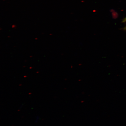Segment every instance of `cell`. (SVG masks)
<instances>
[{"label":"cell","mask_w":126,"mask_h":126,"mask_svg":"<svg viewBox=\"0 0 126 126\" xmlns=\"http://www.w3.org/2000/svg\"><path fill=\"white\" fill-rule=\"evenodd\" d=\"M126 22V17L124 18L122 20V23H125Z\"/></svg>","instance_id":"6da1fadb"},{"label":"cell","mask_w":126,"mask_h":126,"mask_svg":"<svg viewBox=\"0 0 126 126\" xmlns=\"http://www.w3.org/2000/svg\"><path fill=\"white\" fill-rule=\"evenodd\" d=\"M122 30L123 31H126V26L122 28Z\"/></svg>","instance_id":"7a4b0ae2"}]
</instances>
